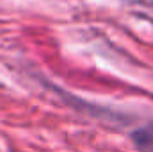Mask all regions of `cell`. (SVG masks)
<instances>
[{
    "instance_id": "cell-1",
    "label": "cell",
    "mask_w": 153,
    "mask_h": 152,
    "mask_svg": "<svg viewBox=\"0 0 153 152\" xmlns=\"http://www.w3.org/2000/svg\"><path fill=\"white\" fill-rule=\"evenodd\" d=\"M132 138L139 152H153V123L137 129Z\"/></svg>"
}]
</instances>
